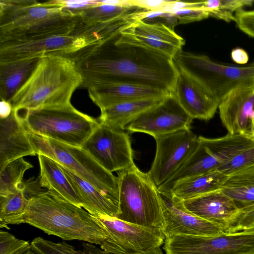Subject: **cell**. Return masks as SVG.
<instances>
[{
  "instance_id": "cell-1",
  "label": "cell",
  "mask_w": 254,
  "mask_h": 254,
  "mask_svg": "<svg viewBox=\"0 0 254 254\" xmlns=\"http://www.w3.org/2000/svg\"><path fill=\"white\" fill-rule=\"evenodd\" d=\"M131 25L67 56L81 76L80 87L131 83L173 92L178 74L173 60L140 42Z\"/></svg>"
},
{
  "instance_id": "cell-2",
  "label": "cell",
  "mask_w": 254,
  "mask_h": 254,
  "mask_svg": "<svg viewBox=\"0 0 254 254\" xmlns=\"http://www.w3.org/2000/svg\"><path fill=\"white\" fill-rule=\"evenodd\" d=\"M25 185L29 193L25 223L64 240L100 246L106 240L108 233L98 218L53 191L35 190Z\"/></svg>"
},
{
  "instance_id": "cell-3",
  "label": "cell",
  "mask_w": 254,
  "mask_h": 254,
  "mask_svg": "<svg viewBox=\"0 0 254 254\" xmlns=\"http://www.w3.org/2000/svg\"><path fill=\"white\" fill-rule=\"evenodd\" d=\"M79 20L53 0H0V44L72 34Z\"/></svg>"
},
{
  "instance_id": "cell-4",
  "label": "cell",
  "mask_w": 254,
  "mask_h": 254,
  "mask_svg": "<svg viewBox=\"0 0 254 254\" xmlns=\"http://www.w3.org/2000/svg\"><path fill=\"white\" fill-rule=\"evenodd\" d=\"M81 76L67 56H43L32 74L10 102L12 110L29 111L65 105L81 87Z\"/></svg>"
},
{
  "instance_id": "cell-5",
  "label": "cell",
  "mask_w": 254,
  "mask_h": 254,
  "mask_svg": "<svg viewBox=\"0 0 254 254\" xmlns=\"http://www.w3.org/2000/svg\"><path fill=\"white\" fill-rule=\"evenodd\" d=\"M31 133L81 147L99 125L96 119L76 109L71 103L33 110H13Z\"/></svg>"
},
{
  "instance_id": "cell-6",
  "label": "cell",
  "mask_w": 254,
  "mask_h": 254,
  "mask_svg": "<svg viewBox=\"0 0 254 254\" xmlns=\"http://www.w3.org/2000/svg\"><path fill=\"white\" fill-rule=\"evenodd\" d=\"M118 219L163 229L162 195L148 172L136 165L119 172Z\"/></svg>"
},
{
  "instance_id": "cell-7",
  "label": "cell",
  "mask_w": 254,
  "mask_h": 254,
  "mask_svg": "<svg viewBox=\"0 0 254 254\" xmlns=\"http://www.w3.org/2000/svg\"><path fill=\"white\" fill-rule=\"evenodd\" d=\"M29 136L37 155H45L68 169L118 205V177L100 166L87 152L29 132Z\"/></svg>"
},
{
  "instance_id": "cell-8",
  "label": "cell",
  "mask_w": 254,
  "mask_h": 254,
  "mask_svg": "<svg viewBox=\"0 0 254 254\" xmlns=\"http://www.w3.org/2000/svg\"><path fill=\"white\" fill-rule=\"evenodd\" d=\"M178 70L199 82L220 102L232 89L254 81V62L245 66L221 64L208 57L182 50L173 58Z\"/></svg>"
},
{
  "instance_id": "cell-9",
  "label": "cell",
  "mask_w": 254,
  "mask_h": 254,
  "mask_svg": "<svg viewBox=\"0 0 254 254\" xmlns=\"http://www.w3.org/2000/svg\"><path fill=\"white\" fill-rule=\"evenodd\" d=\"M166 254H254V230L216 236L174 235L166 237Z\"/></svg>"
},
{
  "instance_id": "cell-10",
  "label": "cell",
  "mask_w": 254,
  "mask_h": 254,
  "mask_svg": "<svg viewBox=\"0 0 254 254\" xmlns=\"http://www.w3.org/2000/svg\"><path fill=\"white\" fill-rule=\"evenodd\" d=\"M108 235L101 249L112 254H133L150 251L164 244L162 229L147 227L107 216L98 218Z\"/></svg>"
},
{
  "instance_id": "cell-11",
  "label": "cell",
  "mask_w": 254,
  "mask_h": 254,
  "mask_svg": "<svg viewBox=\"0 0 254 254\" xmlns=\"http://www.w3.org/2000/svg\"><path fill=\"white\" fill-rule=\"evenodd\" d=\"M156 152L148 172L158 188L168 182L191 156L199 142L189 128L154 137Z\"/></svg>"
},
{
  "instance_id": "cell-12",
  "label": "cell",
  "mask_w": 254,
  "mask_h": 254,
  "mask_svg": "<svg viewBox=\"0 0 254 254\" xmlns=\"http://www.w3.org/2000/svg\"><path fill=\"white\" fill-rule=\"evenodd\" d=\"M81 148L111 173L121 172L135 165L130 137L123 130L99 123Z\"/></svg>"
},
{
  "instance_id": "cell-13",
  "label": "cell",
  "mask_w": 254,
  "mask_h": 254,
  "mask_svg": "<svg viewBox=\"0 0 254 254\" xmlns=\"http://www.w3.org/2000/svg\"><path fill=\"white\" fill-rule=\"evenodd\" d=\"M193 119L171 93L163 101L140 115L126 127L128 132L156 136L189 128Z\"/></svg>"
},
{
  "instance_id": "cell-14",
  "label": "cell",
  "mask_w": 254,
  "mask_h": 254,
  "mask_svg": "<svg viewBox=\"0 0 254 254\" xmlns=\"http://www.w3.org/2000/svg\"><path fill=\"white\" fill-rule=\"evenodd\" d=\"M84 47V41L72 34L0 44V64L47 55L66 56Z\"/></svg>"
},
{
  "instance_id": "cell-15",
  "label": "cell",
  "mask_w": 254,
  "mask_h": 254,
  "mask_svg": "<svg viewBox=\"0 0 254 254\" xmlns=\"http://www.w3.org/2000/svg\"><path fill=\"white\" fill-rule=\"evenodd\" d=\"M254 81H248L237 86L220 102V120L229 133L249 136L254 116Z\"/></svg>"
},
{
  "instance_id": "cell-16",
  "label": "cell",
  "mask_w": 254,
  "mask_h": 254,
  "mask_svg": "<svg viewBox=\"0 0 254 254\" xmlns=\"http://www.w3.org/2000/svg\"><path fill=\"white\" fill-rule=\"evenodd\" d=\"M219 162L217 171L229 176L254 165V139L242 134L215 138L199 136Z\"/></svg>"
},
{
  "instance_id": "cell-17",
  "label": "cell",
  "mask_w": 254,
  "mask_h": 254,
  "mask_svg": "<svg viewBox=\"0 0 254 254\" xmlns=\"http://www.w3.org/2000/svg\"><path fill=\"white\" fill-rule=\"evenodd\" d=\"M162 197L164 218L162 231L166 237L174 235L216 236L225 233L220 226L187 210L180 201L162 195Z\"/></svg>"
},
{
  "instance_id": "cell-18",
  "label": "cell",
  "mask_w": 254,
  "mask_h": 254,
  "mask_svg": "<svg viewBox=\"0 0 254 254\" xmlns=\"http://www.w3.org/2000/svg\"><path fill=\"white\" fill-rule=\"evenodd\" d=\"M178 71L172 93L179 103L193 119L210 120L218 109L220 101L193 78Z\"/></svg>"
},
{
  "instance_id": "cell-19",
  "label": "cell",
  "mask_w": 254,
  "mask_h": 254,
  "mask_svg": "<svg viewBox=\"0 0 254 254\" xmlns=\"http://www.w3.org/2000/svg\"><path fill=\"white\" fill-rule=\"evenodd\" d=\"M36 155L28 131L13 110L8 117L0 118V172L15 160Z\"/></svg>"
},
{
  "instance_id": "cell-20",
  "label": "cell",
  "mask_w": 254,
  "mask_h": 254,
  "mask_svg": "<svg viewBox=\"0 0 254 254\" xmlns=\"http://www.w3.org/2000/svg\"><path fill=\"white\" fill-rule=\"evenodd\" d=\"M180 201L187 210L220 226L225 232L240 209L220 190Z\"/></svg>"
},
{
  "instance_id": "cell-21",
  "label": "cell",
  "mask_w": 254,
  "mask_h": 254,
  "mask_svg": "<svg viewBox=\"0 0 254 254\" xmlns=\"http://www.w3.org/2000/svg\"><path fill=\"white\" fill-rule=\"evenodd\" d=\"M89 96L100 109L130 101L161 98L171 93L161 89L131 83H117L88 89Z\"/></svg>"
},
{
  "instance_id": "cell-22",
  "label": "cell",
  "mask_w": 254,
  "mask_h": 254,
  "mask_svg": "<svg viewBox=\"0 0 254 254\" xmlns=\"http://www.w3.org/2000/svg\"><path fill=\"white\" fill-rule=\"evenodd\" d=\"M131 28L140 42L172 60L185 44V40L174 29L163 24L147 23L137 19L131 24Z\"/></svg>"
},
{
  "instance_id": "cell-23",
  "label": "cell",
  "mask_w": 254,
  "mask_h": 254,
  "mask_svg": "<svg viewBox=\"0 0 254 254\" xmlns=\"http://www.w3.org/2000/svg\"><path fill=\"white\" fill-rule=\"evenodd\" d=\"M58 164L81 201L82 207L87 212L97 218L102 216L117 217L119 214L118 204L92 185L68 169Z\"/></svg>"
},
{
  "instance_id": "cell-24",
  "label": "cell",
  "mask_w": 254,
  "mask_h": 254,
  "mask_svg": "<svg viewBox=\"0 0 254 254\" xmlns=\"http://www.w3.org/2000/svg\"><path fill=\"white\" fill-rule=\"evenodd\" d=\"M43 57L0 64V97L10 101L28 80Z\"/></svg>"
},
{
  "instance_id": "cell-25",
  "label": "cell",
  "mask_w": 254,
  "mask_h": 254,
  "mask_svg": "<svg viewBox=\"0 0 254 254\" xmlns=\"http://www.w3.org/2000/svg\"><path fill=\"white\" fill-rule=\"evenodd\" d=\"M165 97L130 101L114 105L101 110L98 121L108 127L125 130L140 115L161 103Z\"/></svg>"
},
{
  "instance_id": "cell-26",
  "label": "cell",
  "mask_w": 254,
  "mask_h": 254,
  "mask_svg": "<svg viewBox=\"0 0 254 254\" xmlns=\"http://www.w3.org/2000/svg\"><path fill=\"white\" fill-rule=\"evenodd\" d=\"M40 168L39 184L62 198L82 207V204L59 164L50 158L38 155Z\"/></svg>"
},
{
  "instance_id": "cell-27",
  "label": "cell",
  "mask_w": 254,
  "mask_h": 254,
  "mask_svg": "<svg viewBox=\"0 0 254 254\" xmlns=\"http://www.w3.org/2000/svg\"><path fill=\"white\" fill-rule=\"evenodd\" d=\"M227 177L217 170L199 175L178 183L164 197L179 201L195 198L220 190Z\"/></svg>"
},
{
  "instance_id": "cell-28",
  "label": "cell",
  "mask_w": 254,
  "mask_h": 254,
  "mask_svg": "<svg viewBox=\"0 0 254 254\" xmlns=\"http://www.w3.org/2000/svg\"><path fill=\"white\" fill-rule=\"evenodd\" d=\"M220 190L240 208L254 203V165L227 177Z\"/></svg>"
},
{
  "instance_id": "cell-29",
  "label": "cell",
  "mask_w": 254,
  "mask_h": 254,
  "mask_svg": "<svg viewBox=\"0 0 254 254\" xmlns=\"http://www.w3.org/2000/svg\"><path fill=\"white\" fill-rule=\"evenodd\" d=\"M23 186L15 192L0 197V227L9 229V224L25 223V215L28 202Z\"/></svg>"
},
{
  "instance_id": "cell-30",
  "label": "cell",
  "mask_w": 254,
  "mask_h": 254,
  "mask_svg": "<svg viewBox=\"0 0 254 254\" xmlns=\"http://www.w3.org/2000/svg\"><path fill=\"white\" fill-rule=\"evenodd\" d=\"M148 11L133 5L101 4L90 7L79 15L84 23L106 22L117 18Z\"/></svg>"
},
{
  "instance_id": "cell-31",
  "label": "cell",
  "mask_w": 254,
  "mask_h": 254,
  "mask_svg": "<svg viewBox=\"0 0 254 254\" xmlns=\"http://www.w3.org/2000/svg\"><path fill=\"white\" fill-rule=\"evenodd\" d=\"M33 167L23 157L11 162L0 172V197H4L19 189L25 172Z\"/></svg>"
},
{
  "instance_id": "cell-32",
  "label": "cell",
  "mask_w": 254,
  "mask_h": 254,
  "mask_svg": "<svg viewBox=\"0 0 254 254\" xmlns=\"http://www.w3.org/2000/svg\"><path fill=\"white\" fill-rule=\"evenodd\" d=\"M254 2L249 0H208L198 1V8L208 12L209 16L226 22L235 21V13Z\"/></svg>"
},
{
  "instance_id": "cell-33",
  "label": "cell",
  "mask_w": 254,
  "mask_h": 254,
  "mask_svg": "<svg viewBox=\"0 0 254 254\" xmlns=\"http://www.w3.org/2000/svg\"><path fill=\"white\" fill-rule=\"evenodd\" d=\"M31 249L39 254H88L85 251L76 250L65 242L55 243L37 237L31 242Z\"/></svg>"
},
{
  "instance_id": "cell-34",
  "label": "cell",
  "mask_w": 254,
  "mask_h": 254,
  "mask_svg": "<svg viewBox=\"0 0 254 254\" xmlns=\"http://www.w3.org/2000/svg\"><path fill=\"white\" fill-rule=\"evenodd\" d=\"M31 249L28 241L18 239L7 231H0V254H24Z\"/></svg>"
},
{
  "instance_id": "cell-35",
  "label": "cell",
  "mask_w": 254,
  "mask_h": 254,
  "mask_svg": "<svg viewBox=\"0 0 254 254\" xmlns=\"http://www.w3.org/2000/svg\"><path fill=\"white\" fill-rule=\"evenodd\" d=\"M138 19L147 23L163 24L172 29L179 24L177 17L172 11L159 10L144 11L139 13Z\"/></svg>"
},
{
  "instance_id": "cell-36",
  "label": "cell",
  "mask_w": 254,
  "mask_h": 254,
  "mask_svg": "<svg viewBox=\"0 0 254 254\" xmlns=\"http://www.w3.org/2000/svg\"><path fill=\"white\" fill-rule=\"evenodd\" d=\"M237 27L247 35L254 38V10L241 9L235 13Z\"/></svg>"
},
{
  "instance_id": "cell-37",
  "label": "cell",
  "mask_w": 254,
  "mask_h": 254,
  "mask_svg": "<svg viewBox=\"0 0 254 254\" xmlns=\"http://www.w3.org/2000/svg\"><path fill=\"white\" fill-rule=\"evenodd\" d=\"M53 2L74 15H79L85 9L101 4L100 0H55Z\"/></svg>"
},
{
  "instance_id": "cell-38",
  "label": "cell",
  "mask_w": 254,
  "mask_h": 254,
  "mask_svg": "<svg viewBox=\"0 0 254 254\" xmlns=\"http://www.w3.org/2000/svg\"><path fill=\"white\" fill-rule=\"evenodd\" d=\"M172 11L175 14L179 24L199 21L209 16L206 11L194 8H182Z\"/></svg>"
},
{
  "instance_id": "cell-39",
  "label": "cell",
  "mask_w": 254,
  "mask_h": 254,
  "mask_svg": "<svg viewBox=\"0 0 254 254\" xmlns=\"http://www.w3.org/2000/svg\"><path fill=\"white\" fill-rule=\"evenodd\" d=\"M133 5L138 6L148 11L161 10L170 0H129Z\"/></svg>"
},
{
  "instance_id": "cell-40",
  "label": "cell",
  "mask_w": 254,
  "mask_h": 254,
  "mask_svg": "<svg viewBox=\"0 0 254 254\" xmlns=\"http://www.w3.org/2000/svg\"><path fill=\"white\" fill-rule=\"evenodd\" d=\"M82 246L83 250L88 254H112L105 252L90 243H83L82 244ZM133 254H163V253L160 248H159L150 251Z\"/></svg>"
},
{
  "instance_id": "cell-41",
  "label": "cell",
  "mask_w": 254,
  "mask_h": 254,
  "mask_svg": "<svg viewBox=\"0 0 254 254\" xmlns=\"http://www.w3.org/2000/svg\"><path fill=\"white\" fill-rule=\"evenodd\" d=\"M231 58L236 64H244L249 61V55L247 52L242 48H236L231 52Z\"/></svg>"
},
{
  "instance_id": "cell-42",
  "label": "cell",
  "mask_w": 254,
  "mask_h": 254,
  "mask_svg": "<svg viewBox=\"0 0 254 254\" xmlns=\"http://www.w3.org/2000/svg\"><path fill=\"white\" fill-rule=\"evenodd\" d=\"M12 111L11 104L7 101H1L0 104V118L8 117Z\"/></svg>"
},
{
  "instance_id": "cell-43",
  "label": "cell",
  "mask_w": 254,
  "mask_h": 254,
  "mask_svg": "<svg viewBox=\"0 0 254 254\" xmlns=\"http://www.w3.org/2000/svg\"><path fill=\"white\" fill-rule=\"evenodd\" d=\"M248 137L254 139V116L252 119L250 131Z\"/></svg>"
},
{
  "instance_id": "cell-44",
  "label": "cell",
  "mask_w": 254,
  "mask_h": 254,
  "mask_svg": "<svg viewBox=\"0 0 254 254\" xmlns=\"http://www.w3.org/2000/svg\"><path fill=\"white\" fill-rule=\"evenodd\" d=\"M246 230H254V219L248 226Z\"/></svg>"
},
{
  "instance_id": "cell-45",
  "label": "cell",
  "mask_w": 254,
  "mask_h": 254,
  "mask_svg": "<svg viewBox=\"0 0 254 254\" xmlns=\"http://www.w3.org/2000/svg\"><path fill=\"white\" fill-rule=\"evenodd\" d=\"M24 254H39L37 253V252H36L35 251H34L32 249H31L30 250H29V251L26 252Z\"/></svg>"
},
{
  "instance_id": "cell-46",
  "label": "cell",
  "mask_w": 254,
  "mask_h": 254,
  "mask_svg": "<svg viewBox=\"0 0 254 254\" xmlns=\"http://www.w3.org/2000/svg\"></svg>"
}]
</instances>
